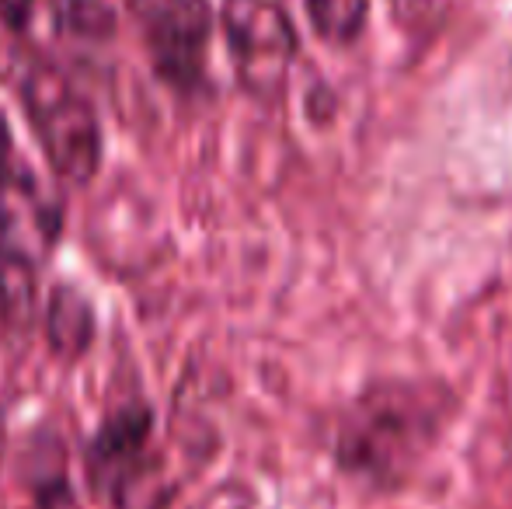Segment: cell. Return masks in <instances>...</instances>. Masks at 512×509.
<instances>
[{"label":"cell","mask_w":512,"mask_h":509,"mask_svg":"<svg viewBox=\"0 0 512 509\" xmlns=\"http://www.w3.org/2000/svg\"><path fill=\"white\" fill-rule=\"evenodd\" d=\"M21 98H25L28 123L42 143V154L56 175L77 185L91 182L102 164V126L95 109L77 95L67 77L49 67L28 74Z\"/></svg>","instance_id":"6da1fadb"},{"label":"cell","mask_w":512,"mask_h":509,"mask_svg":"<svg viewBox=\"0 0 512 509\" xmlns=\"http://www.w3.org/2000/svg\"><path fill=\"white\" fill-rule=\"evenodd\" d=\"M223 32L244 88L255 95L283 88L297 56V32L276 0H227Z\"/></svg>","instance_id":"7a4b0ae2"},{"label":"cell","mask_w":512,"mask_h":509,"mask_svg":"<svg viewBox=\"0 0 512 509\" xmlns=\"http://www.w3.org/2000/svg\"><path fill=\"white\" fill-rule=\"evenodd\" d=\"M63 231V210L53 192L28 168H7L0 178V262L39 269Z\"/></svg>","instance_id":"3957f363"},{"label":"cell","mask_w":512,"mask_h":509,"mask_svg":"<svg viewBox=\"0 0 512 509\" xmlns=\"http://www.w3.org/2000/svg\"><path fill=\"white\" fill-rule=\"evenodd\" d=\"M129 11L147 32L157 70L175 84L196 81L213 28L206 0H129Z\"/></svg>","instance_id":"277c9868"},{"label":"cell","mask_w":512,"mask_h":509,"mask_svg":"<svg viewBox=\"0 0 512 509\" xmlns=\"http://www.w3.org/2000/svg\"><path fill=\"white\" fill-rule=\"evenodd\" d=\"M154 429V412L147 405H126L115 415H108L105 426L98 429V436L91 440V482L102 492L108 489L115 496L122 482L129 478V471L143 461V447L150 440Z\"/></svg>","instance_id":"5b68a950"},{"label":"cell","mask_w":512,"mask_h":509,"mask_svg":"<svg viewBox=\"0 0 512 509\" xmlns=\"http://www.w3.org/2000/svg\"><path fill=\"white\" fill-rule=\"evenodd\" d=\"M98 332L95 307L77 286L60 283L46 304V342L60 360H77L91 349Z\"/></svg>","instance_id":"8992f818"},{"label":"cell","mask_w":512,"mask_h":509,"mask_svg":"<svg viewBox=\"0 0 512 509\" xmlns=\"http://www.w3.org/2000/svg\"><path fill=\"white\" fill-rule=\"evenodd\" d=\"M370 11V0H307V14L314 28L331 42H349L359 35Z\"/></svg>","instance_id":"52a82bcc"},{"label":"cell","mask_w":512,"mask_h":509,"mask_svg":"<svg viewBox=\"0 0 512 509\" xmlns=\"http://www.w3.org/2000/svg\"><path fill=\"white\" fill-rule=\"evenodd\" d=\"M63 25L74 35H108L112 32V14L102 0H67L63 4Z\"/></svg>","instance_id":"ba28073f"},{"label":"cell","mask_w":512,"mask_h":509,"mask_svg":"<svg viewBox=\"0 0 512 509\" xmlns=\"http://www.w3.org/2000/svg\"><path fill=\"white\" fill-rule=\"evenodd\" d=\"M203 509H251V499H248V492H241L237 485H227V489L216 492Z\"/></svg>","instance_id":"9c48e42d"},{"label":"cell","mask_w":512,"mask_h":509,"mask_svg":"<svg viewBox=\"0 0 512 509\" xmlns=\"http://www.w3.org/2000/svg\"><path fill=\"white\" fill-rule=\"evenodd\" d=\"M7 154H11V133H7L4 116H0V178H4V171H7Z\"/></svg>","instance_id":"30bf717a"},{"label":"cell","mask_w":512,"mask_h":509,"mask_svg":"<svg viewBox=\"0 0 512 509\" xmlns=\"http://www.w3.org/2000/svg\"><path fill=\"white\" fill-rule=\"evenodd\" d=\"M0 314H7V304H4V286H0Z\"/></svg>","instance_id":"8fae6325"},{"label":"cell","mask_w":512,"mask_h":509,"mask_svg":"<svg viewBox=\"0 0 512 509\" xmlns=\"http://www.w3.org/2000/svg\"><path fill=\"white\" fill-rule=\"evenodd\" d=\"M0 450H4V422H0Z\"/></svg>","instance_id":"7c38bea8"}]
</instances>
